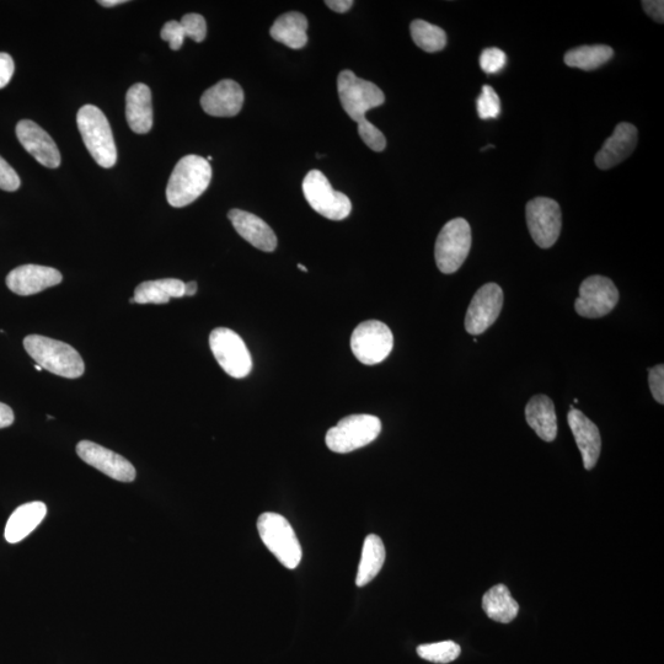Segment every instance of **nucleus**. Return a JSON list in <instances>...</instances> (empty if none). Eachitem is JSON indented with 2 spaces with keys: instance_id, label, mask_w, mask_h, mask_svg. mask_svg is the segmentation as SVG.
I'll use <instances>...</instances> for the list:
<instances>
[{
  "instance_id": "1",
  "label": "nucleus",
  "mask_w": 664,
  "mask_h": 664,
  "mask_svg": "<svg viewBox=\"0 0 664 664\" xmlns=\"http://www.w3.org/2000/svg\"><path fill=\"white\" fill-rule=\"evenodd\" d=\"M24 347L37 366L56 376L77 379L85 372L82 356L76 348L62 341L46 336L30 335L25 337Z\"/></svg>"
},
{
  "instance_id": "2",
  "label": "nucleus",
  "mask_w": 664,
  "mask_h": 664,
  "mask_svg": "<svg viewBox=\"0 0 664 664\" xmlns=\"http://www.w3.org/2000/svg\"><path fill=\"white\" fill-rule=\"evenodd\" d=\"M212 180L211 164L200 155H186L171 173L166 198L170 206L191 205L208 189Z\"/></svg>"
},
{
  "instance_id": "3",
  "label": "nucleus",
  "mask_w": 664,
  "mask_h": 664,
  "mask_svg": "<svg viewBox=\"0 0 664 664\" xmlns=\"http://www.w3.org/2000/svg\"><path fill=\"white\" fill-rule=\"evenodd\" d=\"M77 123L91 157L103 168H112L117 162V149L104 112L94 105H85L78 112Z\"/></svg>"
},
{
  "instance_id": "4",
  "label": "nucleus",
  "mask_w": 664,
  "mask_h": 664,
  "mask_svg": "<svg viewBox=\"0 0 664 664\" xmlns=\"http://www.w3.org/2000/svg\"><path fill=\"white\" fill-rule=\"evenodd\" d=\"M262 543L288 570L297 569L302 560V546L287 519L278 513H262L257 519Z\"/></svg>"
},
{
  "instance_id": "5",
  "label": "nucleus",
  "mask_w": 664,
  "mask_h": 664,
  "mask_svg": "<svg viewBox=\"0 0 664 664\" xmlns=\"http://www.w3.org/2000/svg\"><path fill=\"white\" fill-rule=\"evenodd\" d=\"M382 422L372 415H351L342 419L326 433V446L331 452L346 454L376 441Z\"/></svg>"
},
{
  "instance_id": "6",
  "label": "nucleus",
  "mask_w": 664,
  "mask_h": 664,
  "mask_svg": "<svg viewBox=\"0 0 664 664\" xmlns=\"http://www.w3.org/2000/svg\"><path fill=\"white\" fill-rule=\"evenodd\" d=\"M305 200L310 207L330 221H344L352 211V203L342 192L335 191L319 170L309 171L302 184Z\"/></svg>"
},
{
  "instance_id": "7",
  "label": "nucleus",
  "mask_w": 664,
  "mask_h": 664,
  "mask_svg": "<svg viewBox=\"0 0 664 664\" xmlns=\"http://www.w3.org/2000/svg\"><path fill=\"white\" fill-rule=\"evenodd\" d=\"M337 90L346 114L357 123L366 120L369 110L382 106L385 96L376 84L356 77L351 71H342L337 79Z\"/></svg>"
},
{
  "instance_id": "8",
  "label": "nucleus",
  "mask_w": 664,
  "mask_h": 664,
  "mask_svg": "<svg viewBox=\"0 0 664 664\" xmlns=\"http://www.w3.org/2000/svg\"><path fill=\"white\" fill-rule=\"evenodd\" d=\"M471 229L463 218L449 221L439 233L435 256L439 271L451 275L463 266L470 253Z\"/></svg>"
},
{
  "instance_id": "9",
  "label": "nucleus",
  "mask_w": 664,
  "mask_h": 664,
  "mask_svg": "<svg viewBox=\"0 0 664 664\" xmlns=\"http://www.w3.org/2000/svg\"><path fill=\"white\" fill-rule=\"evenodd\" d=\"M210 347L219 366L228 376L235 379L249 376L253 369V358L237 332L227 328L214 329L210 335Z\"/></svg>"
},
{
  "instance_id": "10",
  "label": "nucleus",
  "mask_w": 664,
  "mask_h": 664,
  "mask_svg": "<svg viewBox=\"0 0 664 664\" xmlns=\"http://www.w3.org/2000/svg\"><path fill=\"white\" fill-rule=\"evenodd\" d=\"M393 347V332L382 321H364L351 336L353 355L367 366L383 362L393 351Z\"/></svg>"
},
{
  "instance_id": "11",
  "label": "nucleus",
  "mask_w": 664,
  "mask_h": 664,
  "mask_svg": "<svg viewBox=\"0 0 664 664\" xmlns=\"http://www.w3.org/2000/svg\"><path fill=\"white\" fill-rule=\"evenodd\" d=\"M529 233L538 246L549 249L558 242L562 228L559 203L551 198L538 197L527 205Z\"/></svg>"
},
{
  "instance_id": "12",
  "label": "nucleus",
  "mask_w": 664,
  "mask_h": 664,
  "mask_svg": "<svg viewBox=\"0 0 664 664\" xmlns=\"http://www.w3.org/2000/svg\"><path fill=\"white\" fill-rule=\"evenodd\" d=\"M618 302L619 291L612 280L603 276H591L582 282L575 309L583 318L597 319L612 312Z\"/></svg>"
},
{
  "instance_id": "13",
  "label": "nucleus",
  "mask_w": 664,
  "mask_h": 664,
  "mask_svg": "<svg viewBox=\"0 0 664 664\" xmlns=\"http://www.w3.org/2000/svg\"><path fill=\"white\" fill-rule=\"evenodd\" d=\"M503 307L502 288L487 283L476 292L465 317V329L470 335H481L495 324Z\"/></svg>"
},
{
  "instance_id": "14",
  "label": "nucleus",
  "mask_w": 664,
  "mask_h": 664,
  "mask_svg": "<svg viewBox=\"0 0 664 664\" xmlns=\"http://www.w3.org/2000/svg\"><path fill=\"white\" fill-rule=\"evenodd\" d=\"M77 454L84 463L120 483H132L136 480L135 467L122 455L112 452L100 444L90 441L79 442Z\"/></svg>"
},
{
  "instance_id": "15",
  "label": "nucleus",
  "mask_w": 664,
  "mask_h": 664,
  "mask_svg": "<svg viewBox=\"0 0 664 664\" xmlns=\"http://www.w3.org/2000/svg\"><path fill=\"white\" fill-rule=\"evenodd\" d=\"M16 137L25 151L41 165L50 169H57L61 165V153L55 141L34 121H20L16 126Z\"/></svg>"
},
{
  "instance_id": "16",
  "label": "nucleus",
  "mask_w": 664,
  "mask_h": 664,
  "mask_svg": "<svg viewBox=\"0 0 664 664\" xmlns=\"http://www.w3.org/2000/svg\"><path fill=\"white\" fill-rule=\"evenodd\" d=\"M62 273L52 267L24 265L16 267L7 277V286L18 296H32L60 285Z\"/></svg>"
},
{
  "instance_id": "17",
  "label": "nucleus",
  "mask_w": 664,
  "mask_h": 664,
  "mask_svg": "<svg viewBox=\"0 0 664 664\" xmlns=\"http://www.w3.org/2000/svg\"><path fill=\"white\" fill-rule=\"evenodd\" d=\"M244 91L234 80L224 79L205 91L201 106L206 114L214 117L237 116L243 109Z\"/></svg>"
},
{
  "instance_id": "18",
  "label": "nucleus",
  "mask_w": 664,
  "mask_h": 664,
  "mask_svg": "<svg viewBox=\"0 0 664 664\" xmlns=\"http://www.w3.org/2000/svg\"><path fill=\"white\" fill-rule=\"evenodd\" d=\"M569 426L576 439L577 447L580 449L583 465L586 470H592L601 455L602 437L598 427L588 419L580 410L572 406L569 416Z\"/></svg>"
},
{
  "instance_id": "19",
  "label": "nucleus",
  "mask_w": 664,
  "mask_h": 664,
  "mask_svg": "<svg viewBox=\"0 0 664 664\" xmlns=\"http://www.w3.org/2000/svg\"><path fill=\"white\" fill-rule=\"evenodd\" d=\"M637 128L631 123L621 122L603 144L596 157V165L601 170H608L623 163L635 151Z\"/></svg>"
},
{
  "instance_id": "20",
  "label": "nucleus",
  "mask_w": 664,
  "mask_h": 664,
  "mask_svg": "<svg viewBox=\"0 0 664 664\" xmlns=\"http://www.w3.org/2000/svg\"><path fill=\"white\" fill-rule=\"evenodd\" d=\"M228 218L240 237L255 246L256 249L265 251V253H272L276 250V234L260 217L242 210H232L229 211Z\"/></svg>"
},
{
  "instance_id": "21",
  "label": "nucleus",
  "mask_w": 664,
  "mask_h": 664,
  "mask_svg": "<svg viewBox=\"0 0 664 664\" xmlns=\"http://www.w3.org/2000/svg\"><path fill=\"white\" fill-rule=\"evenodd\" d=\"M126 119L128 126L137 135H146L152 130V91L146 84H135L127 91Z\"/></svg>"
},
{
  "instance_id": "22",
  "label": "nucleus",
  "mask_w": 664,
  "mask_h": 664,
  "mask_svg": "<svg viewBox=\"0 0 664 664\" xmlns=\"http://www.w3.org/2000/svg\"><path fill=\"white\" fill-rule=\"evenodd\" d=\"M47 514L44 502H30L16 508L5 526L4 537L10 544L20 543L40 526Z\"/></svg>"
},
{
  "instance_id": "23",
  "label": "nucleus",
  "mask_w": 664,
  "mask_h": 664,
  "mask_svg": "<svg viewBox=\"0 0 664 664\" xmlns=\"http://www.w3.org/2000/svg\"><path fill=\"white\" fill-rule=\"evenodd\" d=\"M528 425L545 442H554L558 436V417L553 400L546 395H537L529 400L526 408Z\"/></svg>"
},
{
  "instance_id": "24",
  "label": "nucleus",
  "mask_w": 664,
  "mask_h": 664,
  "mask_svg": "<svg viewBox=\"0 0 664 664\" xmlns=\"http://www.w3.org/2000/svg\"><path fill=\"white\" fill-rule=\"evenodd\" d=\"M308 20L301 13L282 14L272 25L270 34L273 40L281 42L293 50H299L308 42Z\"/></svg>"
},
{
  "instance_id": "25",
  "label": "nucleus",
  "mask_w": 664,
  "mask_h": 664,
  "mask_svg": "<svg viewBox=\"0 0 664 664\" xmlns=\"http://www.w3.org/2000/svg\"><path fill=\"white\" fill-rule=\"evenodd\" d=\"M185 297V283L175 278L147 281L136 288L133 301L138 304H168L170 299Z\"/></svg>"
},
{
  "instance_id": "26",
  "label": "nucleus",
  "mask_w": 664,
  "mask_h": 664,
  "mask_svg": "<svg viewBox=\"0 0 664 664\" xmlns=\"http://www.w3.org/2000/svg\"><path fill=\"white\" fill-rule=\"evenodd\" d=\"M385 546L378 535H368L364 540L360 566L356 577L357 587L367 586L382 570L385 562Z\"/></svg>"
},
{
  "instance_id": "27",
  "label": "nucleus",
  "mask_w": 664,
  "mask_h": 664,
  "mask_svg": "<svg viewBox=\"0 0 664 664\" xmlns=\"http://www.w3.org/2000/svg\"><path fill=\"white\" fill-rule=\"evenodd\" d=\"M483 609L487 617L502 624L511 623L519 613V605L505 585H497L485 593Z\"/></svg>"
},
{
  "instance_id": "28",
  "label": "nucleus",
  "mask_w": 664,
  "mask_h": 664,
  "mask_svg": "<svg viewBox=\"0 0 664 664\" xmlns=\"http://www.w3.org/2000/svg\"><path fill=\"white\" fill-rule=\"evenodd\" d=\"M614 51L612 47L604 45L581 46L566 53V66L582 69V71H594L605 63L612 60Z\"/></svg>"
},
{
  "instance_id": "29",
  "label": "nucleus",
  "mask_w": 664,
  "mask_h": 664,
  "mask_svg": "<svg viewBox=\"0 0 664 664\" xmlns=\"http://www.w3.org/2000/svg\"><path fill=\"white\" fill-rule=\"evenodd\" d=\"M410 31L412 40L425 52H439L447 45L446 32L425 20L412 21Z\"/></svg>"
},
{
  "instance_id": "30",
  "label": "nucleus",
  "mask_w": 664,
  "mask_h": 664,
  "mask_svg": "<svg viewBox=\"0 0 664 664\" xmlns=\"http://www.w3.org/2000/svg\"><path fill=\"white\" fill-rule=\"evenodd\" d=\"M460 652H462V649L453 641H443L417 647V655L422 660L438 664H447L457 660Z\"/></svg>"
},
{
  "instance_id": "31",
  "label": "nucleus",
  "mask_w": 664,
  "mask_h": 664,
  "mask_svg": "<svg viewBox=\"0 0 664 664\" xmlns=\"http://www.w3.org/2000/svg\"><path fill=\"white\" fill-rule=\"evenodd\" d=\"M481 120L497 119L501 114V101L494 88L485 85L476 103Z\"/></svg>"
},
{
  "instance_id": "32",
  "label": "nucleus",
  "mask_w": 664,
  "mask_h": 664,
  "mask_svg": "<svg viewBox=\"0 0 664 664\" xmlns=\"http://www.w3.org/2000/svg\"><path fill=\"white\" fill-rule=\"evenodd\" d=\"M358 133H360V137L367 144V147L371 148L374 152H383L385 147H387V139H385L382 131L378 130L367 119L358 123Z\"/></svg>"
},
{
  "instance_id": "33",
  "label": "nucleus",
  "mask_w": 664,
  "mask_h": 664,
  "mask_svg": "<svg viewBox=\"0 0 664 664\" xmlns=\"http://www.w3.org/2000/svg\"><path fill=\"white\" fill-rule=\"evenodd\" d=\"M182 29H184L185 37L195 42L205 41L207 35V24L205 18L200 14H186L182 16L180 21Z\"/></svg>"
},
{
  "instance_id": "34",
  "label": "nucleus",
  "mask_w": 664,
  "mask_h": 664,
  "mask_svg": "<svg viewBox=\"0 0 664 664\" xmlns=\"http://www.w3.org/2000/svg\"><path fill=\"white\" fill-rule=\"evenodd\" d=\"M507 63L506 53L500 48L491 47L481 53L480 67L486 74H496L505 68Z\"/></svg>"
},
{
  "instance_id": "35",
  "label": "nucleus",
  "mask_w": 664,
  "mask_h": 664,
  "mask_svg": "<svg viewBox=\"0 0 664 664\" xmlns=\"http://www.w3.org/2000/svg\"><path fill=\"white\" fill-rule=\"evenodd\" d=\"M162 39L169 42L171 50L178 51L184 45L186 39L184 29L179 21H168L162 29Z\"/></svg>"
},
{
  "instance_id": "36",
  "label": "nucleus",
  "mask_w": 664,
  "mask_h": 664,
  "mask_svg": "<svg viewBox=\"0 0 664 664\" xmlns=\"http://www.w3.org/2000/svg\"><path fill=\"white\" fill-rule=\"evenodd\" d=\"M21 184L19 175L5 160L0 157V190L14 192Z\"/></svg>"
},
{
  "instance_id": "37",
  "label": "nucleus",
  "mask_w": 664,
  "mask_h": 664,
  "mask_svg": "<svg viewBox=\"0 0 664 664\" xmlns=\"http://www.w3.org/2000/svg\"><path fill=\"white\" fill-rule=\"evenodd\" d=\"M649 385L653 398L657 401L658 404H664V367L663 364L660 366L653 367L650 369L649 373Z\"/></svg>"
},
{
  "instance_id": "38",
  "label": "nucleus",
  "mask_w": 664,
  "mask_h": 664,
  "mask_svg": "<svg viewBox=\"0 0 664 664\" xmlns=\"http://www.w3.org/2000/svg\"><path fill=\"white\" fill-rule=\"evenodd\" d=\"M15 64L8 53L0 52V89L7 87L13 78Z\"/></svg>"
},
{
  "instance_id": "39",
  "label": "nucleus",
  "mask_w": 664,
  "mask_h": 664,
  "mask_svg": "<svg viewBox=\"0 0 664 664\" xmlns=\"http://www.w3.org/2000/svg\"><path fill=\"white\" fill-rule=\"evenodd\" d=\"M642 7H644L647 15L657 23H663L664 21V2L662 0H644L642 2Z\"/></svg>"
},
{
  "instance_id": "40",
  "label": "nucleus",
  "mask_w": 664,
  "mask_h": 664,
  "mask_svg": "<svg viewBox=\"0 0 664 664\" xmlns=\"http://www.w3.org/2000/svg\"><path fill=\"white\" fill-rule=\"evenodd\" d=\"M15 420L14 412L10 406L0 403V430L12 426Z\"/></svg>"
},
{
  "instance_id": "41",
  "label": "nucleus",
  "mask_w": 664,
  "mask_h": 664,
  "mask_svg": "<svg viewBox=\"0 0 664 664\" xmlns=\"http://www.w3.org/2000/svg\"><path fill=\"white\" fill-rule=\"evenodd\" d=\"M325 4L334 12L344 14L352 8L355 2L353 0H326Z\"/></svg>"
},
{
  "instance_id": "42",
  "label": "nucleus",
  "mask_w": 664,
  "mask_h": 664,
  "mask_svg": "<svg viewBox=\"0 0 664 664\" xmlns=\"http://www.w3.org/2000/svg\"><path fill=\"white\" fill-rule=\"evenodd\" d=\"M197 292V283L192 281L185 283V297H194Z\"/></svg>"
},
{
  "instance_id": "43",
  "label": "nucleus",
  "mask_w": 664,
  "mask_h": 664,
  "mask_svg": "<svg viewBox=\"0 0 664 664\" xmlns=\"http://www.w3.org/2000/svg\"><path fill=\"white\" fill-rule=\"evenodd\" d=\"M127 3L126 0H100L99 4L103 5V7L106 8H111L115 7V5Z\"/></svg>"
},
{
  "instance_id": "44",
  "label": "nucleus",
  "mask_w": 664,
  "mask_h": 664,
  "mask_svg": "<svg viewBox=\"0 0 664 664\" xmlns=\"http://www.w3.org/2000/svg\"><path fill=\"white\" fill-rule=\"evenodd\" d=\"M298 269H301V270L304 271V272H308L307 267H305V266H303V265H301V264L298 265Z\"/></svg>"
},
{
  "instance_id": "45",
  "label": "nucleus",
  "mask_w": 664,
  "mask_h": 664,
  "mask_svg": "<svg viewBox=\"0 0 664 664\" xmlns=\"http://www.w3.org/2000/svg\"><path fill=\"white\" fill-rule=\"evenodd\" d=\"M35 368H36V369H37V371H39V372H41V371H42V368H41L40 366H37V364H36Z\"/></svg>"
}]
</instances>
